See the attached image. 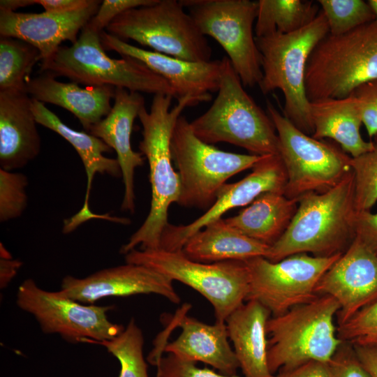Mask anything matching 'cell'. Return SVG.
I'll return each instance as SVG.
<instances>
[{"label": "cell", "mask_w": 377, "mask_h": 377, "mask_svg": "<svg viewBox=\"0 0 377 377\" xmlns=\"http://www.w3.org/2000/svg\"><path fill=\"white\" fill-rule=\"evenodd\" d=\"M172 98L170 95L155 94L149 111L144 106L138 114L142 126L139 149L149 163L151 207L141 226L121 247L120 253L124 255L138 246L140 249L159 248L161 235L169 223V207L177 203L180 195L179 176L172 165L171 138L183 110L199 102L191 96H185L171 108Z\"/></svg>", "instance_id": "cell-1"}, {"label": "cell", "mask_w": 377, "mask_h": 377, "mask_svg": "<svg viewBox=\"0 0 377 377\" xmlns=\"http://www.w3.org/2000/svg\"><path fill=\"white\" fill-rule=\"evenodd\" d=\"M354 175L351 170L324 193L298 198L297 211L285 232L265 258L279 261L297 253L329 257L343 253L355 238Z\"/></svg>", "instance_id": "cell-2"}, {"label": "cell", "mask_w": 377, "mask_h": 377, "mask_svg": "<svg viewBox=\"0 0 377 377\" xmlns=\"http://www.w3.org/2000/svg\"><path fill=\"white\" fill-rule=\"evenodd\" d=\"M328 33L327 20L320 10L311 22L296 31L256 37L263 73L258 84L261 92L281 90L284 97L283 114L309 135L313 133V125L305 90L306 66L314 47Z\"/></svg>", "instance_id": "cell-3"}, {"label": "cell", "mask_w": 377, "mask_h": 377, "mask_svg": "<svg viewBox=\"0 0 377 377\" xmlns=\"http://www.w3.org/2000/svg\"><path fill=\"white\" fill-rule=\"evenodd\" d=\"M223 68L216 99L191 127L203 142H227L251 154H279V138L268 114L244 89L230 60L223 58Z\"/></svg>", "instance_id": "cell-4"}, {"label": "cell", "mask_w": 377, "mask_h": 377, "mask_svg": "<svg viewBox=\"0 0 377 377\" xmlns=\"http://www.w3.org/2000/svg\"><path fill=\"white\" fill-rule=\"evenodd\" d=\"M339 309L334 297L323 295L270 317L266 325L270 372L290 371L311 361L328 363L343 342L334 325Z\"/></svg>", "instance_id": "cell-5"}, {"label": "cell", "mask_w": 377, "mask_h": 377, "mask_svg": "<svg viewBox=\"0 0 377 377\" xmlns=\"http://www.w3.org/2000/svg\"><path fill=\"white\" fill-rule=\"evenodd\" d=\"M121 57H108L101 33L87 24L74 43L60 46L50 58L40 61V72H48L89 87L110 86L177 98L175 90L163 77L137 59Z\"/></svg>", "instance_id": "cell-6"}, {"label": "cell", "mask_w": 377, "mask_h": 377, "mask_svg": "<svg viewBox=\"0 0 377 377\" xmlns=\"http://www.w3.org/2000/svg\"><path fill=\"white\" fill-rule=\"evenodd\" d=\"M377 79V22L340 35L327 34L314 47L305 71L308 100L348 96Z\"/></svg>", "instance_id": "cell-7"}, {"label": "cell", "mask_w": 377, "mask_h": 377, "mask_svg": "<svg viewBox=\"0 0 377 377\" xmlns=\"http://www.w3.org/2000/svg\"><path fill=\"white\" fill-rule=\"evenodd\" d=\"M124 256L127 263L148 267L197 291L212 304L217 322H225L246 302L249 274L244 261L201 263L188 258L182 250L161 249H135Z\"/></svg>", "instance_id": "cell-8"}, {"label": "cell", "mask_w": 377, "mask_h": 377, "mask_svg": "<svg viewBox=\"0 0 377 377\" xmlns=\"http://www.w3.org/2000/svg\"><path fill=\"white\" fill-rule=\"evenodd\" d=\"M106 31L133 40L155 52L191 61H209L212 49L206 36L177 0H155L127 10L115 17Z\"/></svg>", "instance_id": "cell-9"}, {"label": "cell", "mask_w": 377, "mask_h": 377, "mask_svg": "<svg viewBox=\"0 0 377 377\" xmlns=\"http://www.w3.org/2000/svg\"><path fill=\"white\" fill-rule=\"evenodd\" d=\"M170 147L181 185L177 204L186 207L209 208L228 179L252 168L262 157L224 151L203 142L184 116L175 124Z\"/></svg>", "instance_id": "cell-10"}, {"label": "cell", "mask_w": 377, "mask_h": 377, "mask_svg": "<svg viewBox=\"0 0 377 377\" xmlns=\"http://www.w3.org/2000/svg\"><path fill=\"white\" fill-rule=\"evenodd\" d=\"M267 111L277 133L279 154L286 172V197L295 199L311 192H326L352 170L351 156L341 148L304 133L269 101Z\"/></svg>", "instance_id": "cell-11"}, {"label": "cell", "mask_w": 377, "mask_h": 377, "mask_svg": "<svg viewBox=\"0 0 377 377\" xmlns=\"http://www.w3.org/2000/svg\"><path fill=\"white\" fill-rule=\"evenodd\" d=\"M204 36L223 48L244 87L258 85L263 76L253 34L258 3L251 0H180Z\"/></svg>", "instance_id": "cell-12"}, {"label": "cell", "mask_w": 377, "mask_h": 377, "mask_svg": "<svg viewBox=\"0 0 377 377\" xmlns=\"http://www.w3.org/2000/svg\"><path fill=\"white\" fill-rule=\"evenodd\" d=\"M342 254L318 257L297 253L277 262L264 257L245 260L249 274L246 301L258 302L272 316L307 303L318 296V283Z\"/></svg>", "instance_id": "cell-13"}, {"label": "cell", "mask_w": 377, "mask_h": 377, "mask_svg": "<svg viewBox=\"0 0 377 377\" xmlns=\"http://www.w3.org/2000/svg\"><path fill=\"white\" fill-rule=\"evenodd\" d=\"M16 304L34 317L44 333L58 334L71 343L110 340L124 328L109 320L107 313L113 306L82 304L59 290L40 288L32 279L18 287Z\"/></svg>", "instance_id": "cell-14"}, {"label": "cell", "mask_w": 377, "mask_h": 377, "mask_svg": "<svg viewBox=\"0 0 377 377\" xmlns=\"http://www.w3.org/2000/svg\"><path fill=\"white\" fill-rule=\"evenodd\" d=\"M286 182V172L280 155L262 156L252 168V172L244 178L221 187L216 201L204 214L187 225L168 223L161 235L158 249L182 251L191 236L209 223L221 219L231 209L249 205L265 192L283 193Z\"/></svg>", "instance_id": "cell-15"}, {"label": "cell", "mask_w": 377, "mask_h": 377, "mask_svg": "<svg viewBox=\"0 0 377 377\" xmlns=\"http://www.w3.org/2000/svg\"><path fill=\"white\" fill-rule=\"evenodd\" d=\"M317 295L334 297L340 306V326L377 300V254L355 237L316 288Z\"/></svg>", "instance_id": "cell-16"}, {"label": "cell", "mask_w": 377, "mask_h": 377, "mask_svg": "<svg viewBox=\"0 0 377 377\" xmlns=\"http://www.w3.org/2000/svg\"><path fill=\"white\" fill-rule=\"evenodd\" d=\"M173 281L144 265L127 263L105 268L84 278L65 276L61 282L62 294L84 304L108 297H128L140 294L161 295L174 304L180 297Z\"/></svg>", "instance_id": "cell-17"}, {"label": "cell", "mask_w": 377, "mask_h": 377, "mask_svg": "<svg viewBox=\"0 0 377 377\" xmlns=\"http://www.w3.org/2000/svg\"><path fill=\"white\" fill-rule=\"evenodd\" d=\"M105 50H112L144 64L163 77L175 90L177 101L191 96L199 103L209 101L210 93L218 91L223 61H191L134 46L106 31L101 33Z\"/></svg>", "instance_id": "cell-18"}, {"label": "cell", "mask_w": 377, "mask_h": 377, "mask_svg": "<svg viewBox=\"0 0 377 377\" xmlns=\"http://www.w3.org/2000/svg\"><path fill=\"white\" fill-rule=\"evenodd\" d=\"M31 110L38 124L57 133L73 147L85 169L87 188L83 205L78 212L64 221L63 232L70 233L81 224L93 219L127 224L128 222L127 218L114 217L109 214H97L92 212L89 207L90 193L96 173L108 174L117 178L121 177L117 159L108 158L103 154L111 151L112 149L102 140L89 133L74 130L65 124L43 103L32 98Z\"/></svg>", "instance_id": "cell-19"}, {"label": "cell", "mask_w": 377, "mask_h": 377, "mask_svg": "<svg viewBox=\"0 0 377 377\" xmlns=\"http://www.w3.org/2000/svg\"><path fill=\"white\" fill-rule=\"evenodd\" d=\"M102 1L78 10L65 13H19L0 9V36L24 40L36 47L40 61L50 58L68 40L71 44L77 34L96 13Z\"/></svg>", "instance_id": "cell-20"}, {"label": "cell", "mask_w": 377, "mask_h": 377, "mask_svg": "<svg viewBox=\"0 0 377 377\" xmlns=\"http://www.w3.org/2000/svg\"><path fill=\"white\" fill-rule=\"evenodd\" d=\"M144 106L140 93L115 88L111 110L89 131L115 151L124 185L121 209L131 214L135 212V170L143 165L145 159L140 152L133 150L131 134L135 119Z\"/></svg>", "instance_id": "cell-21"}, {"label": "cell", "mask_w": 377, "mask_h": 377, "mask_svg": "<svg viewBox=\"0 0 377 377\" xmlns=\"http://www.w3.org/2000/svg\"><path fill=\"white\" fill-rule=\"evenodd\" d=\"M190 308L186 304L178 311L177 326L182 332L173 341L164 343L163 352L186 361L207 364L224 375H236L239 364L229 343L226 322L207 324L187 316Z\"/></svg>", "instance_id": "cell-22"}, {"label": "cell", "mask_w": 377, "mask_h": 377, "mask_svg": "<svg viewBox=\"0 0 377 377\" xmlns=\"http://www.w3.org/2000/svg\"><path fill=\"white\" fill-rule=\"evenodd\" d=\"M26 90L0 91V166L22 168L40 153V137Z\"/></svg>", "instance_id": "cell-23"}, {"label": "cell", "mask_w": 377, "mask_h": 377, "mask_svg": "<svg viewBox=\"0 0 377 377\" xmlns=\"http://www.w3.org/2000/svg\"><path fill=\"white\" fill-rule=\"evenodd\" d=\"M48 72L26 81L25 90L39 102L60 106L71 112L89 132L112 109L115 88L110 86L82 88L74 82H62Z\"/></svg>", "instance_id": "cell-24"}, {"label": "cell", "mask_w": 377, "mask_h": 377, "mask_svg": "<svg viewBox=\"0 0 377 377\" xmlns=\"http://www.w3.org/2000/svg\"><path fill=\"white\" fill-rule=\"evenodd\" d=\"M270 311L247 300L226 320L229 339L244 377H276L268 367L266 325Z\"/></svg>", "instance_id": "cell-25"}, {"label": "cell", "mask_w": 377, "mask_h": 377, "mask_svg": "<svg viewBox=\"0 0 377 377\" xmlns=\"http://www.w3.org/2000/svg\"><path fill=\"white\" fill-rule=\"evenodd\" d=\"M313 125V138H330L351 157H357L373 147L360 134L362 119L357 99L353 94L341 98H325L310 102Z\"/></svg>", "instance_id": "cell-26"}, {"label": "cell", "mask_w": 377, "mask_h": 377, "mask_svg": "<svg viewBox=\"0 0 377 377\" xmlns=\"http://www.w3.org/2000/svg\"><path fill=\"white\" fill-rule=\"evenodd\" d=\"M269 248V246L243 235L221 218L191 236L182 251L193 260L212 263L266 258Z\"/></svg>", "instance_id": "cell-27"}, {"label": "cell", "mask_w": 377, "mask_h": 377, "mask_svg": "<svg viewBox=\"0 0 377 377\" xmlns=\"http://www.w3.org/2000/svg\"><path fill=\"white\" fill-rule=\"evenodd\" d=\"M297 206L298 198L265 192L237 215L225 220L243 235L271 246L288 228Z\"/></svg>", "instance_id": "cell-28"}, {"label": "cell", "mask_w": 377, "mask_h": 377, "mask_svg": "<svg viewBox=\"0 0 377 377\" xmlns=\"http://www.w3.org/2000/svg\"><path fill=\"white\" fill-rule=\"evenodd\" d=\"M258 3L256 37L296 31L311 22L320 10L318 2L312 1L259 0Z\"/></svg>", "instance_id": "cell-29"}, {"label": "cell", "mask_w": 377, "mask_h": 377, "mask_svg": "<svg viewBox=\"0 0 377 377\" xmlns=\"http://www.w3.org/2000/svg\"><path fill=\"white\" fill-rule=\"evenodd\" d=\"M38 61L40 52L32 45L0 36V91L25 90L26 81Z\"/></svg>", "instance_id": "cell-30"}, {"label": "cell", "mask_w": 377, "mask_h": 377, "mask_svg": "<svg viewBox=\"0 0 377 377\" xmlns=\"http://www.w3.org/2000/svg\"><path fill=\"white\" fill-rule=\"evenodd\" d=\"M96 343L104 346L119 361L118 377H149L143 355L144 336L133 318L118 335Z\"/></svg>", "instance_id": "cell-31"}, {"label": "cell", "mask_w": 377, "mask_h": 377, "mask_svg": "<svg viewBox=\"0 0 377 377\" xmlns=\"http://www.w3.org/2000/svg\"><path fill=\"white\" fill-rule=\"evenodd\" d=\"M329 34L340 35L375 20L367 1L363 0H318Z\"/></svg>", "instance_id": "cell-32"}, {"label": "cell", "mask_w": 377, "mask_h": 377, "mask_svg": "<svg viewBox=\"0 0 377 377\" xmlns=\"http://www.w3.org/2000/svg\"><path fill=\"white\" fill-rule=\"evenodd\" d=\"M373 143L370 151L350 160L357 212L370 211L377 202V135Z\"/></svg>", "instance_id": "cell-33"}, {"label": "cell", "mask_w": 377, "mask_h": 377, "mask_svg": "<svg viewBox=\"0 0 377 377\" xmlns=\"http://www.w3.org/2000/svg\"><path fill=\"white\" fill-rule=\"evenodd\" d=\"M25 175L0 168V221L20 217L27 205Z\"/></svg>", "instance_id": "cell-34"}, {"label": "cell", "mask_w": 377, "mask_h": 377, "mask_svg": "<svg viewBox=\"0 0 377 377\" xmlns=\"http://www.w3.org/2000/svg\"><path fill=\"white\" fill-rule=\"evenodd\" d=\"M342 341L369 345L377 341V300L364 308L344 324L337 326Z\"/></svg>", "instance_id": "cell-35"}, {"label": "cell", "mask_w": 377, "mask_h": 377, "mask_svg": "<svg viewBox=\"0 0 377 377\" xmlns=\"http://www.w3.org/2000/svg\"><path fill=\"white\" fill-rule=\"evenodd\" d=\"M156 377H239L219 374L207 367L200 368L195 362L182 360L172 354L158 357L154 364Z\"/></svg>", "instance_id": "cell-36"}, {"label": "cell", "mask_w": 377, "mask_h": 377, "mask_svg": "<svg viewBox=\"0 0 377 377\" xmlns=\"http://www.w3.org/2000/svg\"><path fill=\"white\" fill-rule=\"evenodd\" d=\"M332 377H372L359 360L354 347L343 341L328 362Z\"/></svg>", "instance_id": "cell-37"}, {"label": "cell", "mask_w": 377, "mask_h": 377, "mask_svg": "<svg viewBox=\"0 0 377 377\" xmlns=\"http://www.w3.org/2000/svg\"><path fill=\"white\" fill-rule=\"evenodd\" d=\"M357 99L367 132L370 138L377 135V79L357 87L351 94Z\"/></svg>", "instance_id": "cell-38"}, {"label": "cell", "mask_w": 377, "mask_h": 377, "mask_svg": "<svg viewBox=\"0 0 377 377\" xmlns=\"http://www.w3.org/2000/svg\"><path fill=\"white\" fill-rule=\"evenodd\" d=\"M155 0H104L87 24L101 33L109 24L124 11L153 3Z\"/></svg>", "instance_id": "cell-39"}, {"label": "cell", "mask_w": 377, "mask_h": 377, "mask_svg": "<svg viewBox=\"0 0 377 377\" xmlns=\"http://www.w3.org/2000/svg\"><path fill=\"white\" fill-rule=\"evenodd\" d=\"M355 230V237L377 254V213L370 211L357 212Z\"/></svg>", "instance_id": "cell-40"}, {"label": "cell", "mask_w": 377, "mask_h": 377, "mask_svg": "<svg viewBox=\"0 0 377 377\" xmlns=\"http://www.w3.org/2000/svg\"><path fill=\"white\" fill-rule=\"evenodd\" d=\"M276 377H332L328 363L311 361L295 369L279 372Z\"/></svg>", "instance_id": "cell-41"}, {"label": "cell", "mask_w": 377, "mask_h": 377, "mask_svg": "<svg viewBox=\"0 0 377 377\" xmlns=\"http://www.w3.org/2000/svg\"><path fill=\"white\" fill-rule=\"evenodd\" d=\"M94 0H35L45 12L52 13H65L83 9L90 6Z\"/></svg>", "instance_id": "cell-42"}, {"label": "cell", "mask_w": 377, "mask_h": 377, "mask_svg": "<svg viewBox=\"0 0 377 377\" xmlns=\"http://www.w3.org/2000/svg\"><path fill=\"white\" fill-rule=\"evenodd\" d=\"M0 286L4 288L16 275L22 262L13 260L12 256L1 243L0 249Z\"/></svg>", "instance_id": "cell-43"}, {"label": "cell", "mask_w": 377, "mask_h": 377, "mask_svg": "<svg viewBox=\"0 0 377 377\" xmlns=\"http://www.w3.org/2000/svg\"><path fill=\"white\" fill-rule=\"evenodd\" d=\"M353 346L364 368L372 377H377V345L353 344Z\"/></svg>", "instance_id": "cell-44"}, {"label": "cell", "mask_w": 377, "mask_h": 377, "mask_svg": "<svg viewBox=\"0 0 377 377\" xmlns=\"http://www.w3.org/2000/svg\"><path fill=\"white\" fill-rule=\"evenodd\" d=\"M36 4L35 0H1L0 9L15 11L19 8Z\"/></svg>", "instance_id": "cell-45"}, {"label": "cell", "mask_w": 377, "mask_h": 377, "mask_svg": "<svg viewBox=\"0 0 377 377\" xmlns=\"http://www.w3.org/2000/svg\"><path fill=\"white\" fill-rule=\"evenodd\" d=\"M369 3L375 16V21L377 22V0H369Z\"/></svg>", "instance_id": "cell-46"}, {"label": "cell", "mask_w": 377, "mask_h": 377, "mask_svg": "<svg viewBox=\"0 0 377 377\" xmlns=\"http://www.w3.org/2000/svg\"><path fill=\"white\" fill-rule=\"evenodd\" d=\"M369 345H377V341H375V342H374V343H372V344H369Z\"/></svg>", "instance_id": "cell-47"}]
</instances>
